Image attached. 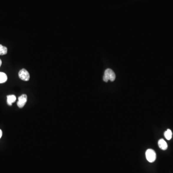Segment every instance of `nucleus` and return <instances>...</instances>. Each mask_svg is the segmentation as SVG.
I'll return each mask as SVG.
<instances>
[{
  "label": "nucleus",
  "mask_w": 173,
  "mask_h": 173,
  "mask_svg": "<svg viewBox=\"0 0 173 173\" xmlns=\"http://www.w3.org/2000/svg\"><path fill=\"white\" fill-rule=\"evenodd\" d=\"M164 137L167 140H170L172 137V132L170 129H167L164 133Z\"/></svg>",
  "instance_id": "8"
},
{
  "label": "nucleus",
  "mask_w": 173,
  "mask_h": 173,
  "mask_svg": "<svg viewBox=\"0 0 173 173\" xmlns=\"http://www.w3.org/2000/svg\"><path fill=\"white\" fill-rule=\"evenodd\" d=\"M116 79V75L113 71L112 69H107L105 72L104 75L103 77V80L105 82H107L108 80H110L111 81H113Z\"/></svg>",
  "instance_id": "1"
},
{
  "label": "nucleus",
  "mask_w": 173,
  "mask_h": 173,
  "mask_svg": "<svg viewBox=\"0 0 173 173\" xmlns=\"http://www.w3.org/2000/svg\"><path fill=\"white\" fill-rule=\"evenodd\" d=\"M27 102V96L26 94H22L18 98L17 105L18 107L22 108L25 106Z\"/></svg>",
  "instance_id": "4"
},
{
  "label": "nucleus",
  "mask_w": 173,
  "mask_h": 173,
  "mask_svg": "<svg viewBox=\"0 0 173 173\" xmlns=\"http://www.w3.org/2000/svg\"><path fill=\"white\" fill-rule=\"evenodd\" d=\"M146 159L150 163L155 161L156 158V154L155 151L152 149H148L146 152Z\"/></svg>",
  "instance_id": "2"
},
{
  "label": "nucleus",
  "mask_w": 173,
  "mask_h": 173,
  "mask_svg": "<svg viewBox=\"0 0 173 173\" xmlns=\"http://www.w3.org/2000/svg\"><path fill=\"white\" fill-rule=\"evenodd\" d=\"M1 59H0V67H1Z\"/></svg>",
  "instance_id": "11"
},
{
  "label": "nucleus",
  "mask_w": 173,
  "mask_h": 173,
  "mask_svg": "<svg viewBox=\"0 0 173 173\" xmlns=\"http://www.w3.org/2000/svg\"><path fill=\"white\" fill-rule=\"evenodd\" d=\"M1 136H2V131H1V130L0 129V139L1 138Z\"/></svg>",
  "instance_id": "10"
},
{
  "label": "nucleus",
  "mask_w": 173,
  "mask_h": 173,
  "mask_svg": "<svg viewBox=\"0 0 173 173\" xmlns=\"http://www.w3.org/2000/svg\"><path fill=\"white\" fill-rule=\"evenodd\" d=\"M18 75L21 80L25 81H29L30 78V75L29 72L25 69H22L18 73Z\"/></svg>",
  "instance_id": "3"
},
{
  "label": "nucleus",
  "mask_w": 173,
  "mask_h": 173,
  "mask_svg": "<svg viewBox=\"0 0 173 173\" xmlns=\"http://www.w3.org/2000/svg\"><path fill=\"white\" fill-rule=\"evenodd\" d=\"M16 97L15 95H10L7 96V103L9 106H12V103L16 102Z\"/></svg>",
  "instance_id": "6"
},
{
  "label": "nucleus",
  "mask_w": 173,
  "mask_h": 173,
  "mask_svg": "<svg viewBox=\"0 0 173 173\" xmlns=\"http://www.w3.org/2000/svg\"><path fill=\"white\" fill-rule=\"evenodd\" d=\"M7 53V48L2 45H0V55H3Z\"/></svg>",
  "instance_id": "9"
},
{
  "label": "nucleus",
  "mask_w": 173,
  "mask_h": 173,
  "mask_svg": "<svg viewBox=\"0 0 173 173\" xmlns=\"http://www.w3.org/2000/svg\"><path fill=\"white\" fill-rule=\"evenodd\" d=\"M158 145H159V147L162 150H165L167 149V142L164 141V139H160L158 141Z\"/></svg>",
  "instance_id": "5"
},
{
  "label": "nucleus",
  "mask_w": 173,
  "mask_h": 173,
  "mask_svg": "<svg viewBox=\"0 0 173 173\" xmlns=\"http://www.w3.org/2000/svg\"><path fill=\"white\" fill-rule=\"evenodd\" d=\"M7 80V77L5 73L0 72V83H3L6 81Z\"/></svg>",
  "instance_id": "7"
}]
</instances>
